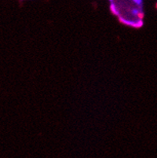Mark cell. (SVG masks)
<instances>
[{
    "label": "cell",
    "mask_w": 157,
    "mask_h": 158,
    "mask_svg": "<svg viewBox=\"0 0 157 158\" xmlns=\"http://www.w3.org/2000/svg\"><path fill=\"white\" fill-rule=\"evenodd\" d=\"M134 2L137 4H141V2H142V0H134Z\"/></svg>",
    "instance_id": "cell-1"
}]
</instances>
